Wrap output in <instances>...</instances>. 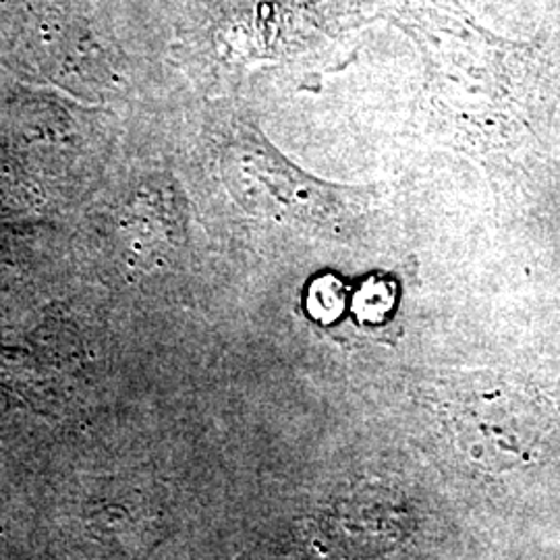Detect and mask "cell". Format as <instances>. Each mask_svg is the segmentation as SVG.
<instances>
[{"label": "cell", "mask_w": 560, "mask_h": 560, "mask_svg": "<svg viewBox=\"0 0 560 560\" xmlns=\"http://www.w3.org/2000/svg\"><path fill=\"white\" fill-rule=\"evenodd\" d=\"M441 416L460 451L481 467L511 469L534 459L541 439L538 413L520 393L488 376H465L442 395Z\"/></svg>", "instance_id": "1"}, {"label": "cell", "mask_w": 560, "mask_h": 560, "mask_svg": "<svg viewBox=\"0 0 560 560\" xmlns=\"http://www.w3.org/2000/svg\"><path fill=\"white\" fill-rule=\"evenodd\" d=\"M222 173L235 200L261 217L335 221L342 208L337 189L305 177L249 127H240L226 141Z\"/></svg>", "instance_id": "2"}]
</instances>
